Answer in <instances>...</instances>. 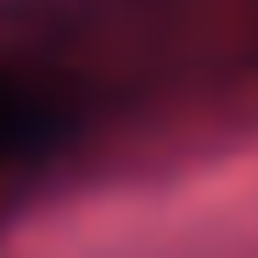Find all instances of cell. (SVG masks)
Masks as SVG:
<instances>
[{
	"label": "cell",
	"instance_id": "1",
	"mask_svg": "<svg viewBox=\"0 0 258 258\" xmlns=\"http://www.w3.org/2000/svg\"><path fill=\"white\" fill-rule=\"evenodd\" d=\"M62 118L68 112H62V101L45 90V84L0 68V163L45 152L62 135Z\"/></svg>",
	"mask_w": 258,
	"mask_h": 258
}]
</instances>
